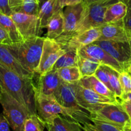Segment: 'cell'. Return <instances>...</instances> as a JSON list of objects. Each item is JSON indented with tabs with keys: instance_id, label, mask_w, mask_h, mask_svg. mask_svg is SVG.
Instances as JSON below:
<instances>
[{
	"instance_id": "cell-1",
	"label": "cell",
	"mask_w": 131,
	"mask_h": 131,
	"mask_svg": "<svg viewBox=\"0 0 131 131\" xmlns=\"http://www.w3.org/2000/svg\"><path fill=\"white\" fill-rule=\"evenodd\" d=\"M36 88L33 79L22 77L0 62V89L16 98L30 114H37L35 103Z\"/></svg>"
},
{
	"instance_id": "cell-2",
	"label": "cell",
	"mask_w": 131,
	"mask_h": 131,
	"mask_svg": "<svg viewBox=\"0 0 131 131\" xmlns=\"http://www.w3.org/2000/svg\"><path fill=\"white\" fill-rule=\"evenodd\" d=\"M45 39L37 36L7 46L25 70L36 74L41 60Z\"/></svg>"
},
{
	"instance_id": "cell-3",
	"label": "cell",
	"mask_w": 131,
	"mask_h": 131,
	"mask_svg": "<svg viewBox=\"0 0 131 131\" xmlns=\"http://www.w3.org/2000/svg\"><path fill=\"white\" fill-rule=\"evenodd\" d=\"M53 96L60 105L68 110L73 121L82 125L91 123L90 113L78 103L75 96V83L62 81Z\"/></svg>"
},
{
	"instance_id": "cell-4",
	"label": "cell",
	"mask_w": 131,
	"mask_h": 131,
	"mask_svg": "<svg viewBox=\"0 0 131 131\" xmlns=\"http://www.w3.org/2000/svg\"><path fill=\"white\" fill-rule=\"evenodd\" d=\"M91 119L110 123L123 130L131 126V119L120 103L100 104L90 112Z\"/></svg>"
},
{
	"instance_id": "cell-5",
	"label": "cell",
	"mask_w": 131,
	"mask_h": 131,
	"mask_svg": "<svg viewBox=\"0 0 131 131\" xmlns=\"http://www.w3.org/2000/svg\"><path fill=\"white\" fill-rule=\"evenodd\" d=\"M118 2H119L118 0H101L90 4L85 3L75 35L79 34L91 28L99 27L105 23L104 16L107 8L111 5Z\"/></svg>"
},
{
	"instance_id": "cell-6",
	"label": "cell",
	"mask_w": 131,
	"mask_h": 131,
	"mask_svg": "<svg viewBox=\"0 0 131 131\" xmlns=\"http://www.w3.org/2000/svg\"><path fill=\"white\" fill-rule=\"evenodd\" d=\"M0 104L3 107V114L13 131H23L24 123L30 115L28 111L16 98L2 90Z\"/></svg>"
},
{
	"instance_id": "cell-7",
	"label": "cell",
	"mask_w": 131,
	"mask_h": 131,
	"mask_svg": "<svg viewBox=\"0 0 131 131\" xmlns=\"http://www.w3.org/2000/svg\"><path fill=\"white\" fill-rule=\"evenodd\" d=\"M35 103L36 113L46 125L51 124L59 115L71 119L68 110L63 107L58 103L53 95L46 96L40 93L36 88Z\"/></svg>"
},
{
	"instance_id": "cell-8",
	"label": "cell",
	"mask_w": 131,
	"mask_h": 131,
	"mask_svg": "<svg viewBox=\"0 0 131 131\" xmlns=\"http://www.w3.org/2000/svg\"><path fill=\"white\" fill-rule=\"evenodd\" d=\"M67 51L66 46L55 39L45 37L39 64L36 73L43 75L52 70L58 59Z\"/></svg>"
},
{
	"instance_id": "cell-9",
	"label": "cell",
	"mask_w": 131,
	"mask_h": 131,
	"mask_svg": "<svg viewBox=\"0 0 131 131\" xmlns=\"http://www.w3.org/2000/svg\"><path fill=\"white\" fill-rule=\"evenodd\" d=\"M85 2L72 6H68L63 8L64 28L62 34L57 38L56 41L66 46L69 40L75 36V30L81 17Z\"/></svg>"
},
{
	"instance_id": "cell-10",
	"label": "cell",
	"mask_w": 131,
	"mask_h": 131,
	"mask_svg": "<svg viewBox=\"0 0 131 131\" xmlns=\"http://www.w3.org/2000/svg\"><path fill=\"white\" fill-rule=\"evenodd\" d=\"M75 96L79 104L89 113L100 104L120 103L118 99H112L84 88L80 85L79 82L75 83Z\"/></svg>"
},
{
	"instance_id": "cell-11",
	"label": "cell",
	"mask_w": 131,
	"mask_h": 131,
	"mask_svg": "<svg viewBox=\"0 0 131 131\" xmlns=\"http://www.w3.org/2000/svg\"><path fill=\"white\" fill-rule=\"evenodd\" d=\"M93 44L98 45L119 62L127 71L131 64V48L129 42L112 41H96Z\"/></svg>"
},
{
	"instance_id": "cell-12",
	"label": "cell",
	"mask_w": 131,
	"mask_h": 131,
	"mask_svg": "<svg viewBox=\"0 0 131 131\" xmlns=\"http://www.w3.org/2000/svg\"><path fill=\"white\" fill-rule=\"evenodd\" d=\"M10 16L17 26L23 41L39 36L41 28L38 16L13 12Z\"/></svg>"
},
{
	"instance_id": "cell-13",
	"label": "cell",
	"mask_w": 131,
	"mask_h": 131,
	"mask_svg": "<svg viewBox=\"0 0 131 131\" xmlns=\"http://www.w3.org/2000/svg\"><path fill=\"white\" fill-rule=\"evenodd\" d=\"M78 54L83 57L90 58L97 60L102 64L114 69L119 73L126 71L123 66L117 61L100 46L95 44H90L78 50Z\"/></svg>"
},
{
	"instance_id": "cell-14",
	"label": "cell",
	"mask_w": 131,
	"mask_h": 131,
	"mask_svg": "<svg viewBox=\"0 0 131 131\" xmlns=\"http://www.w3.org/2000/svg\"><path fill=\"white\" fill-rule=\"evenodd\" d=\"M101 36L99 41L129 42L131 34L125 28L123 20L115 23H104L99 26ZM98 41V40H97Z\"/></svg>"
},
{
	"instance_id": "cell-15",
	"label": "cell",
	"mask_w": 131,
	"mask_h": 131,
	"mask_svg": "<svg viewBox=\"0 0 131 131\" xmlns=\"http://www.w3.org/2000/svg\"><path fill=\"white\" fill-rule=\"evenodd\" d=\"M0 62L22 77L33 79L35 76V74L29 72L23 67L10 51L7 45L2 44H0Z\"/></svg>"
},
{
	"instance_id": "cell-16",
	"label": "cell",
	"mask_w": 131,
	"mask_h": 131,
	"mask_svg": "<svg viewBox=\"0 0 131 131\" xmlns=\"http://www.w3.org/2000/svg\"><path fill=\"white\" fill-rule=\"evenodd\" d=\"M101 36L100 28L94 27L88 29L79 34L75 35L66 44L68 49L79 50L81 48L93 43Z\"/></svg>"
},
{
	"instance_id": "cell-17",
	"label": "cell",
	"mask_w": 131,
	"mask_h": 131,
	"mask_svg": "<svg viewBox=\"0 0 131 131\" xmlns=\"http://www.w3.org/2000/svg\"><path fill=\"white\" fill-rule=\"evenodd\" d=\"M62 80L57 70H51L43 75L39 76L37 90L41 94L52 96L59 88Z\"/></svg>"
},
{
	"instance_id": "cell-18",
	"label": "cell",
	"mask_w": 131,
	"mask_h": 131,
	"mask_svg": "<svg viewBox=\"0 0 131 131\" xmlns=\"http://www.w3.org/2000/svg\"><path fill=\"white\" fill-rule=\"evenodd\" d=\"M79 82L83 87L91 89L98 94L109 97L112 99H118L115 94L94 75L82 77Z\"/></svg>"
},
{
	"instance_id": "cell-19",
	"label": "cell",
	"mask_w": 131,
	"mask_h": 131,
	"mask_svg": "<svg viewBox=\"0 0 131 131\" xmlns=\"http://www.w3.org/2000/svg\"><path fill=\"white\" fill-rule=\"evenodd\" d=\"M48 131H84L82 125L59 115L51 124L46 125Z\"/></svg>"
},
{
	"instance_id": "cell-20",
	"label": "cell",
	"mask_w": 131,
	"mask_h": 131,
	"mask_svg": "<svg viewBox=\"0 0 131 131\" xmlns=\"http://www.w3.org/2000/svg\"><path fill=\"white\" fill-rule=\"evenodd\" d=\"M46 28L48 38L56 39L62 34L64 28L63 9L59 10L54 14L48 22Z\"/></svg>"
},
{
	"instance_id": "cell-21",
	"label": "cell",
	"mask_w": 131,
	"mask_h": 131,
	"mask_svg": "<svg viewBox=\"0 0 131 131\" xmlns=\"http://www.w3.org/2000/svg\"><path fill=\"white\" fill-rule=\"evenodd\" d=\"M127 10V5L123 2H118L111 5L105 11L104 22L115 23L123 20L126 16Z\"/></svg>"
},
{
	"instance_id": "cell-22",
	"label": "cell",
	"mask_w": 131,
	"mask_h": 131,
	"mask_svg": "<svg viewBox=\"0 0 131 131\" xmlns=\"http://www.w3.org/2000/svg\"><path fill=\"white\" fill-rule=\"evenodd\" d=\"M0 26L7 31L12 43H17L23 41L10 16L0 13Z\"/></svg>"
},
{
	"instance_id": "cell-23",
	"label": "cell",
	"mask_w": 131,
	"mask_h": 131,
	"mask_svg": "<svg viewBox=\"0 0 131 131\" xmlns=\"http://www.w3.org/2000/svg\"><path fill=\"white\" fill-rule=\"evenodd\" d=\"M102 64L93 59L83 57L78 54L77 66L80 70L82 77L94 75L97 69Z\"/></svg>"
},
{
	"instance_id": "cell-24",
	"label": "cell",
	"mask_w": 131,
	"mask_h": 131,
	"mask_svg": "<svg viewBox=\"0 0 131 131\" xmlns=\"http://www.w3.org/2000/svg\"><path fill=\"white\" fill-rule=\"evenodd\" d=\"M57 0H48L40 7L38 17L40 28H46L50 19L56 12Z\"/></svg>"
},
{
	"instance_id": "cell-25",
	"label": "cell",
	"mask_w": 131,
	"mask_h": 131,
	"mask_svg": "<svg viewBox=\"0 0 131 131\" xmlns=\"http://www.w3.org/2000/svg\"><path fill=\"white\" fill-rule=\"evenodd\" d=\"M77 60L78 50L67 48L66 52L58 59L52 70H58L63 68L77 66Z\"/></svg>"
},
{
	"instance_id": "cell-26",
	"label": "cell",
	"mask_w": 131,
	"mask_h": 131,
	"mask_svg": "<svg viewBox=\"0 0 131 131\" xmlns=\"http://www.w3.org/2000/svg\"><path fill=\"white\" fill-rule=\"evenodd\" d=\"M60 80L68 83H75L81 79L82 76L78 66L63 68L57 70Z\"/></svg>"
},
{
	"instance_id": "cell-27",
	"label": "cell",
	"mask_w": 131,
	"mask_h": 131,
	"mask_svg": "<svg viewBox=\"0 0 131 131\" xmlns=\"http://www.w3.org/2000/svg\"><path fill=\"white\" fill-rule=\"evenodd\" d=\"M91 123L82 125L84 131H123L116 126L102 121L91 119Z\"/></svg>"
},
{
	"instance_id": "cell-28",
	"label": "cell",
	"mask_w": 131,
	"mask_h": 131,
	"mask_svg": "<svg viewBox=\"0 0 131 131\" xmlns=\"http://www.w3.org/2000/svg\"><path fill=\"white\" fill-rule=\"evenodd\" d=\"M39 8V3L37 0H23L21 5L15 8L13 12L38 16Z\"/></svg>"
},
{
	"instance_id": "cell-29",
	"label": "cell",
	"mask_w": 131,
	"mask_h": 131,
	"mask_svg": "<svg viewBox=\"0 0 131 131\" xmlns=\"http://www.w3.org/2000/svg\"><path fill=\"white\" fill-rule=\"evenodd\" d=\"M46 127L45 122L37 114H30L24 123L23 131H44Z\"/></svg>"
},
{
	"instance_id": "cell-30",
	"label": "cell",
	"mask_w": 131,
	"mask_h": 131,
	"mask_svg": "<svg viewBox=\"0 0 131 131\" xmlns=\"http://www.w3.org/2000/svg\"><path fill=\"white\" fill-rule=\"evenodd\" d=\"M119 73L111 68H109V84H110L111 90L115 94L117 98L120 99L123 94L122 87L119 80Z\"/></svg>"
},
{
	"instance_id": "cell-31",
	"label": "cell",
	"mask_w": 131,
	"mask_h": 131,
	"mask_svg": "<svg viewBox=\"0 0 131 131\" xmlns=\"http://www.w3.org/2000/svg\"><path fill=\"white\" fill-rule=\"evenodd\" d=\"M109 66L102 64L99 66L96 71L94 76L99 80L104 83L108 88L111 90L110 84H109Z\"/></svg>"
},
{
	"instance_id": "cell-32",
	"label": "cell",
	"mask_w": 131,
	"mask_h": 131,
	"mask_svg": "<svg viewBox=\"0 0 131 131\" xmlns=\"http://www.w3.org/2000/svg\"><path fill=\"white\" fill-rule=\"evenodd\" d=\"M119 80L123 93L131 92V74L124 71L119 74Z\"/></svg>"
},
{
	"instance_id": "cell-33",
	"label": "cell",
	"mask_w": 131,
	"mask_h": 131,
	"mask_svg": "<svg viewBox=\"0 0 131 131\" xmlns=\"http://www.w3.org/2000/svg\"><path fill=\"white\" fill-rule=\"evenodd\" d=\"M84 0H57L56 12L68 6H72L82 3Z\"/></svg>"
},
{
	"instance_id": "cell-34",
	"label": "cell",
	"mask_w": 131,
	"mask_h": 131,
	"mask_svg": "<svg viewBox=\"0 0 131 131\" xmlns=\"http://www.w3.org/2000/svg\"><path fill=\"white\" fill-rule=\"evenodd\" d=\"M126 5L127 7V14L123 21L125 28L131 34V0H130Z\"/></svg>"
},
{
	"instance_id": "cell-35",
	"label": "cell",
	"mask_w": 131,
	"mask_h": 131,
	"mask_svg": "<svg viewBox=\"0 0 131 131\" xmlns=\"http://www.w3.org/2000/svg\"><path fill=\"white\" fill-rule=\"evenodd\" d=\"M0 13L9 16L13 13L9 7V0H0Z\"/></svg>"
},
{
	"instance_id": "cell-36",
	"label": "cell",
	"mask_w": 131,
	"mask_h": 131,
	"mask_svg": "<svg viewBox=\"0 0 131 131\" xmlns=\"http://www.w3.org/2000/svg\"><path fill=\"white\" fill-rule=\"evenodd\" d=\"M0 44L5 45H10L13 44L7 32L2 26H0Z\"/></svg>"
},
{
	"instance_id": "cell-37",
	"label": "cell",
	"mask_w": 131,
	"mask_h": 131,
	"mask_svg": "<svg viewBox=\"0 0 131 131\" xmlns=\"http://www.w3.org/2000/svg\"><path fill=\"white\" fill-rule=\"evenodd\" d=\"M0 131H10V127L3 114H0Z\"/></svg>"
},
{
	"instance_id": "cell-38",
	"label": "cell",
	"mask_w": 131,
	"mask_h": 131,
	"mask_svg": "<svg viewBox=\"0 0 131 131\" xmlns=\"http://www.w3.org/2000/svg\"><path fill=\"white\" fill-rule=\"evenodd\" d=\"M119 102H120L121 105H122V107H123V109H124L125 111H126V113H127V114L128 115V116H129L130 118L131 119V102L127 101V100H119Z\"/></svg>"
},
{
	"instance_id": "cell-39",
	"label": "cell",
	"mask_w": 131,
	"mask_h": 131,
	"mask_svg": "<svg viewBox=\"0 0 131 131\" xmlns=\"http://www.w3.org/2000/svg\"><path fill=\"white\" fill-rule=\"evenodd\" d=\"M120 100H127V101L131 102V92L127 93H123L121 97Z\"/></svg>"
},
{
	"instance_id": "cell-40",
	"label": "cell",
	"mask_w": 131,
	"mask_h": 131,
	"mask_svg": "<svg viewBox=\"0 0 131 131\" xmlns=\"http://www.w3.org/2000/svg\"><path fill=\"white\" fill-rule=\"evenodd\" d=\"M98 1H101V0H84V2H85L86 4H90V3L98 2Z\"/></svg>"
},
{
	"instance_id": "cell-41",
	"label": "cell",
	"mask_w": 131,
	"mask_h": 131,
	"mask_svg": "<svg viewBox=\"0 0 131 131\" xmlns=\"http://www.w3.org/2000/svg\"><path fill=\"white\" fill-rule=\"evenodd\" d=\"M46 1H48V0H39V8L42 6V5L44 3H45V2H46Z\"/></svg>"
},
{
	"instance_id": "cell-42",
	"label": "cell",
	"mask_w": 131,
	"mask_h": 131,
	"mask_svg": "<svg viewBox=\"0 0 131 131\" xmlns=\"http://www.w3.org/2000/svg\"><path fill=\"white\" fill-rule=\"evenodd\" d=\"M118 1H119V2H123V3H125V5H127L130 0H118Z\"/></svg>"
},
{
	"instance_id": "cell-43",
	"label": "cell",
	"mask_w": 131,
	"mask_h": 131,
	"mask_svg": "<svg viewBox=\"0 0 131 131\" xmlns=\"http://www.w3.org/2000/svg\"><path fill=\"white\" fill-rule=\"evenodd\" d=\"M123 131H131V126H130V127H127V128H124V129L123 130Z\"/></svg>"
},
{
	"instance_id": "cell-44",
	"label": "cell",
	"mask_w": 131,
	"mask_h": 131,
	"mask_svg": "<svg viewBox=\"0 0 131 131\" xmlns=\"http://www.w3.org/2000/svg\"><path fill=\"white\" fill-rule=\"evenodd\" d=\"M127 71H128L129 73L131 74V64H130V65L128 66V67L127 68Z\"/></svg>"
},
{
	"instance_id": "cell-45",
	"label": "cell",
	"mask_w": 131,
	"mask_h": 131,
	"mask_svg": "<svg viewBox=\"0 0 131 131\" xmlns=\"http://www.w3.org/2000/svg\"><path fill=\"white\" fill-rule=\"evenodd\" d=\"M1 96H2V90L0 89V99H1Z\"/></svg>"
},
{
	"instance_id": "cell-46",
	"label": "cell",
	"mask_w": 131,
	"mask_h": 131,
	"mask_svg": "<svg viewBox=\"0 0 131 131\" xmlns=\"http://www.w3.org/2000/svg\"><path fill=\"white\" fill-rule=\"evenodd\" d=\"M129 42H130V48H131V37H130V39Z\"/></svg>"
}]
</instances>
